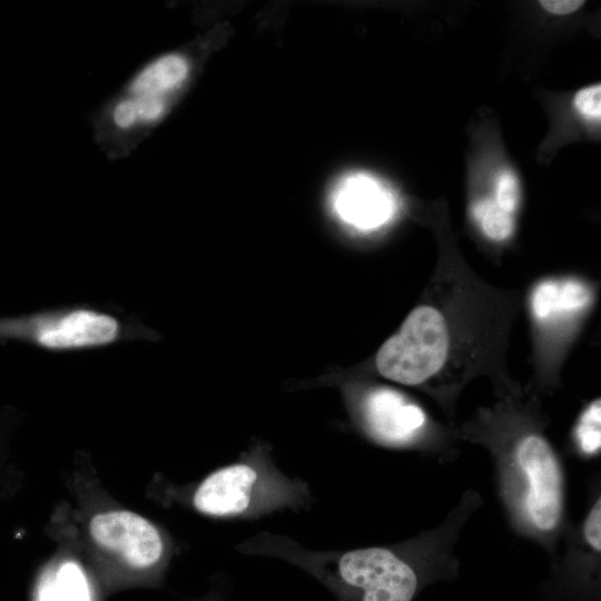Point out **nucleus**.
<instances>
[{"instance_id": "obj_10", "label": "nucleus", "mask_w": 601, "mask_h": 601, "mask_svg": "<svg viewBox=\"0 0 601 601\" xmlns=\"http://www.w3.org/2000/svg\"><path fill=\"white\" fill-rule=\"evenodd\" d=\"M188 66L184 58L170 55L162 57L144 69L135 79L131 90L136 96L162 98L178 87L187 76Z\"/></svg>"}, {"instance_id": "obj_5", "label": "nucleus", "mask_w": 601, "mask_h": 601, "mask_svg": "<svg viewBox=\"0 0 601 601\" xmlns=\"http://www.w3.org/2000/svg\"><path fill=\"white\" fill-rule=\"evenodd\" d=\"M370 434L385 445L424 447L436 452L430 442V423L424 410L397 391L378 387L370 391L362 403Z\"/></svg>"}, {"instance_id": "obj_6", "label": "nucleus", "mask_w": 601, "mask_h": 601, "mask_svg": "<svg viewBox=\"0 0 601 601\" xmlns=\"http://www.w3.org/2000/svg\"><path fill=\"white\" fill-rule=\"evenodd\" d=\"M89 532L97 544L116 553L134 568H149L164 553V541L158 529L131 511L98 513L89 522Z\"/></svg>"}, {"instance_id": "obj_3", "label": "nucleus", "mask_w": 601, "mask_h": 601, "mask_svg": "<svg viewBox=\"0 0 601 601\" xmlns=\"http://www.w3.org/2000/svg\"><path fill=\"white\" fill-rule=\"evenodd\" d=\"M447 351L449 332L443 314L432 306L421 305L381 346L375 364L385 378L416 386L428 382L443 368Z\"/></svg>"}, {"instance_id": "obj_8", "label": "nucleus", "mask_w": 601, "mask_h": 601, "mask_svg": "<svg viewBox=\"0 0 601 601\" xmlns=\"http://www.w3.org/2000/svg\"><path fill=\"white\" fill-rule=\"evenodd\" d=\"M257 479L256 470L245 463L216 470L197 487L193 496L194 506L213 516L242 514L250 503Z\"/></svg>"}, {"instance_id": "obj_7", "label": "nucleus", "mask_w": 601, "mask_h": 601, "mask_svg": "<svg viewBox=\"0 0 601 601\" xmlns=\"http://www.w3.org/2000/svg\"><path fill=\"white\" fill-rule=\"evenodd\" d=\"M332 205L343 221L362 230L382 226L394 211L391 193L363 174L344 177L335 187Z\"/></svg>"}, {"instance_id": "obj_2", "label": "nucleus", "mask_w": 601, "mask_h": 601, "mask_svg": "<svg viewBox=\"0 0 601 601\" xmlns=\"http://www.w3.org/2000/svg\"><path fill=\"white\" fill-rule=\"evenodd\" d=\"M152 337L138 317L89 304L0 316V344L19 343L50 353L91 351Z\"/></svg>"}, {"instance_id": "obj_14", "label": "nucleus", "mask_w": 601, "mask_h": 601, "mask_svg": "<svg viewBox=\"0 0 601 601\" xmlns=\"http://www.w3.org/2000/svg\"><path fill=\"white\" fill-rule=\"evenodd\" d=\"M493 200L500 208L514 215L520 203V185L513 171L503 169L497 174Z\"/></svg>"}, {"instance_id": "obj_15", "label": "nucleus", "mask_w": 601, "mask_h": 601, "mask_svg": "<svg viewBox=\"0 0 601 601\" xmlns=\"http://www.w3.org/2000/svg\"><path fill=\"white\" fill-rule=\"evenodd\" d=\"M579 114L589 119H600L601 115V86L592 85L579 90L573 100Z\"/></svg>"}, {"instance_id": "obj_12", "label": "nucleus", "mask_w": 601, "mask_h": 601, "mask_svg": "<svg viewBox=\"0 0 601 601\" xmlns=\"http://www.w3.org/2000/svg\"><path fill=\"white\" fill-rule=\"evenodd\" d=\"M573 442L580 456L591 459L599 455L601 447L600 398L589 403L579 415L573 430Z\"/></svg>"}, {"instance_id": "obj_17", "label": "nucleus", "mask_w": 601, "mask_h": 601, "mask_svg": "<svg viewBox=\"0 0 601 601\" xmlns=\"http://www.w3.org/2000/svg\"><path fill=\"white\" fill-rule=\"evenodd\" d=\"M138 118V110L134 98L118 104L114 112L116 124L122 128L131 126Z\"/></svg>"}, {"instance_id": "obj_16", "label": "nucleus", "mask_w": 601, "mask_h": 601, "mask_svg": "<svg viewBox=\"0 0 601 601\" xmlns=\"http://www.w3.org/2000/svg\"><path fill=\"white\" fill-rule=\"evenodd\" d=\"M138 116L145 120H152L160 116L165 107V100L162 98L150 96H136L134 98Z\"/></svg>"}, {"instance_id": "obj_18", "label": "nucleus", "mask_w": 601, "mask_h": 601, "mask_svg": "<svg viewBox=\"0 0 601 601\" xmlns=\"http://www.w3.org/2000/svg\"><path fill=\"white\" fill-rule=\"evenodd\" d=\"M541 7L550 13L563 16L579 10L584 1L582 0H542Z\"/></svg>"}, {"instance_id": "obj_4", "label": "nucleus", "mask_w": 601, "mask_h": 601, "mask_svg": "<svg viewBox=\"0 0 601 601\" xmlns=\"http://www.w3.org/2000/svg\"><path fill=\"white\" fill-rule=\"evenodd\" d=\"M566 550L552 561L540 587L542 601H600L601 497L595 496L575 532H568Z\"/></svg>"}, {"instance_id": "obj_13", "label": "nucleus", "mask_w": 601, "mask_h": 601, "mask_svg": "<svg viewBox=\"0 0 601 601\" xmlns=\"http://www.w3.org/2000/svg\"><path fill=\"white\" fill-rule=\"evenodd\" d=\"M471 213L483 234L492 240H505L514 231V215L500 208L492 198L475 201Z\"/></svg>"}, {"instance_id": "obj_11", "label": "nucleus", "mask_w": 601, "mask_h": 601, "mask_svg": "<svg viewBox=\"0 0 601 601\" xmlns=\"http://www.w3.org/2000/svg\"><path fill=\"white\" fill-rule=\"evenodd\" d=\"M38 598L39 601H90L81 568L72 561L61 563L45 578Z\"/></svg>"}, {"instance_id": "obj_9", "label": "nucleus", "mask_w": 601, "mask_h": 601, "mask_svg": "<svg viewBox=\"0 0 601 601\" xmlns=\"http://www.w3.org/2000/svg\"><path fill=\"white\" fill-rule=\"evenodd\" d=\"M592 300L591 289L577 279L544 280L531 295V311L541 323L569 318L585 309Z\"/></svg>"}, {"instance_id": "obj_1", "label": "nucleus", "mask_w": 601, "mask_h": 601, "mask_svg": "<svg viewBox=\"0 0 601 601\" xmlns=\"http://www.w3.org/2000/svg\"><path fill=\"white\" fill-rule=\"evenodd\" d=\"M481 503L476 492L467 491L440 525L411 540L404 550L372 546L342 554L337 577L351 601H413L424 588L454 580L455 545Z\"/></svg>"}]
</instances>
